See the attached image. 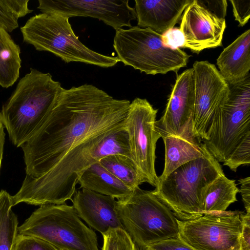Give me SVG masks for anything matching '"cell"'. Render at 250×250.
<instances>
[{
    "label": "cell",
    "mask_w": 250,
    "mask_h": 250,
    "mask_svg": "<svg viewBox=\"0 0 250 250\" xmlns=\"http://www.w3.org/2000/svg\"><path fill=\"white\" fill-rule=\"evenodd\" d=\"M130 104L92 84L62 87L38 130L21 146L26 176L14 203L41 206L71 200L81 176L95 163L100 144L125 127Z\"/></svg>",
    "instance_id": "obj_1"
},
{
    "label": "cell",
    "mask_w": 250,
    "mask_h": 250,
    "mask_svg": "<svg viewBox=\"0 0 250 250\" xmlns=\"http://www.w3.org/2000/svg\"><path fill=\"white\" fill-rule=\"evenodd\" d=\"M49 73L30 68L0 110V122L10 141L21 147L38 130L61 88Z\"/></svg>",
    "instance_id": "obj_2"
},
{
    "label": "cell",
    "mask_w": 250,
    "mask_h": 250,
    "mask_svg": "<svg viewBox=\"0 0 250 250\" xmlns=\"http://www.w3.org/2000/svg\"><path fill=\"white\" fill-rule=\"evenodd\" d=\"M223 174L220 163L205 146L202 157L180 166L158 182L152 192L180 220L195 219L204 214L206 188Z\"/></svg>",
    "instance_id": "obj_3"
},
{
    "label": "cell",
    "mask_w": 250,
    "mask_h": 250,
    "mask_svg": "<svg viewBox=\"0 0 250 250\" xmlns=\"http://www.w3.org/2000/svg\"><path fill=\"white\" fill-rule=\"evenodd\" d=\"M116 209L124 230L138 250L179 238L177 219L152 191L135 188L129 195L117 200Z\"/></svg>",
    "instance_id": "obj_4"
},
{
    "label": "cell",
    "mask_w": 250,
    "mask_h": 250,
    "mask_svg": "<svg viewBox=\"0 0 250 250\" xmlns=\"http://www.w3.org/2000/svg\"><path fill=\"white\" fill-rule=\"evenodd\" d=\"M69 18L54 13H41L29 18L21 27L23 41L40 51L51 52L66 63L81 62L111 67L117 57L104 55L89 49L79 41Z\"/></svg>",
    "instance_id": "obj_5"
},
{
    "label": "cell",
    "mask_w": 250,
    "mask_h": 250,
    "mask_svg": "<svg viewBox=\"0 0 250 250\" xmlns=\"http://www.w3.org/2000/svg\"><path fill=\"white\" fill-rule=\"evenodd\" d=\"M18 233L40 238L58 250H99L95 232L73 206L65 203L40 206L18 227Z\"/></svg>",
    "instance_id": "obj_6"
},
{
    "label": "cell",
    "mask_w": 250,
    "mask_h": 250,
    "mask_svg": "<svg viewBox=\"0 0 250 250\" xmlns=\"http://www.w3.org/2000/svg\"><path fill=\"white\" fill-rule=\"evenodd\" d=\"M113 47L120 62L146 74H166L186 66L190 57L163 43L161 34L138 26L116 30Z\"/></svg>",
    "instance_id": "obj_7"
},
{
    "label": "cell",
    "mask_w": 250,
    "mask_h": 250,
    "mask_svg": "<svg viewBox=\"0 0 250 250\" xmlns=\"http://www.w3.org/2000/svg\"><path fill=\"white\" fill-rule=\"evenodd\" d=\"M229 96L214 116L203 141L219 163L225 162L250 135V74L242 81L229 84Z\"/></svg>",
    "instance_id": "obj_8"
},
{
    "label": "cell",
    "mask_w": 250,
    "mask_h": 250,
    "mask_svg": "<svg viewBox=\"0 0 250 250\" xmlns=\"http://www.w3.org/2000/svg\"><path fill=\"white\" fill-rule=\"evenodd\" d=\"M241 214L225 211L193 220L177 219L179 238L195 250H240Z\"/></svg>",
    "instance_id": "obj_9"
},
{
    "label": "cell",
    "mask_w": 250,
    "mask_h": 250,
    "mask_svg": "<svg viewBox=\"0 0 250 250\" xmlns=\"http://www.w3.org/2000/svg\"><path fill=\"white\" fill-rule=\"evenodd\" d=\"M157 111L146 99L136 98L129 104L125 123L131 158L146 183L154 187L158 178L155 169L156 145L161 137L155 126Z\"/></svg>",
    "instance_id": "obj_10"
},
{
    "label": "cell",
    "mask_w": 250,
    "mask_h": 250,
    "mask_svg": "<svg viewBox=\"0 0 250 250\" xmlns=\"http://www.w3.org/2000/svg\"><path fill=\"white\" fill-rule=\"evenodd\" d=\"M194 108L193 130L200 141L206 140L213 119L227 99L229 87L215 65L208 61L193 64Z\"/></svg>",
    "instance_id": "obj_11"
},
{
    "label": "cell",
    "mask_w": 250,
    "mask_h": 250,
    "mask_svg": "<svg viewBox=\"0 0 250 250\" xmlns=\"http://www.w3.org/2000/svg\"><path fill=\"white\" fill-rule=\"evenodd\" d=\"M194 100L192 68L177 76L165 113L160 120L156 121V129L161 137L172 135L201 143L193 133Z\"/></svg>",
    "instance_id": "obj_12"
},
{
    "label": "cell",
    "mask_w": 250,
    "mask_h": 250,
    "mask_svg": "<svg viewBox=\"0 0 250 250\" xmlns=\"http://www.w3.org/2000/svg\"><path fill=\"white\" fill-rule=\"evenodd\" d=\"M38 8L42 13H54L70 18L90 17L102 21L115 30L132 27L137 20L135 10L128 0H39Z\"/></svg>",
    "instance_id": "obj_13"
},
{
    "label": "cell",
    "mask_w": 250,
    "mask_h": 250,
    "mask_svg": "<svg viewBox=\"0 0 250 250\" xmlns=\"http://www.w3.org/2000/svg\"><path fill=\"white\" fill-rule=\"evenodd\" d=\"M183 13L180 29L185 38L184 48L198 54L222 45L225 19L218 18L199 0H192Z\"/></svg>",
    "instance_id": "obj_14"
},
{
    "label": "cell",
    "mask_w": 250,
    "mask_h": 250,
    "mask_svg": "<svg viewBox=\"0 0 250 250\" xmlns=\"http://www.w3.org/2000/svg\"><path fill=\"white\" fill-rule=\"evenodd\" d=\"M71 200L80 218L102 235L110 229H124L115 198L82 188L75 192Z\"/></svg>",
    "instance_id": "obj_15"
},
{
    "label": "cell",
    "mask_w": 250,
    "mask_h": 250,
    "mask_svg": "<svg viewBox=\"0 0 250 250\" xmlns=\"http://www.w3.org/2000/svg\"><path fill=\"white\" fill-rule=\"evenodd\" d=\"M192 0H135L138 26L162 34L174 28Z\"/></svg>",
    "instance_id": "obj_16"
},
{
    "label": "cell",
    "mask_w": 250,
    "mask_h": 250,
    "mask_svg": "<svg viewBox=\"0 0 250 250\" xmlns=\"http://www.w3.org/2000/svg\"><path fill=\"white\" fill-rule=\"evenodd\" d=\"M216 63L220 73L229 84L243 80L250 74V29L225 48Z\"/></svg>",
    "instance_id": "obj_17"
},
{
    "label": "cell",
    "mask_w": 250,
    "mask_h": 250,
    "mask_svg": "<svg viewBox=\"0 0 250 250\" xmlns=\"http://www.w3.org/2000/svg\"><path fill=\"white\" fill-rule=\"evenodd\" d=\"M80 188L88 189L117 200L129 195L132 190L98 162L88 167L81 176Z\"/></svg>",
    "instance_id": "obj_18"
},
{
    "label": "cell",
    "mask_w": 250,
    "mask_h": 250,
    "mask_svg": "<svg viewBox=\"0 0 250 250\" xmlns=\"http://www.w3.org/2000/svg\"><path fill=\"white\" fill-rule=\"evenodd\" d=\"M165 146V163L163 172L158 182L165 179L183 164L202 157L205 145L195 143L175 135L163 138Z\"/></svg>",
    "instance_id": "obj_19"
},
{
    "label": "cell",
    "mask_w": 250,
    "mask_h": 250,
    "mask_svg": "<svg viewBox=\"0 0 250 250\" xmlns=\"http://www.w3.org/2000/svg\"><path fill=\"white\" fill-rule=\"evenodd\" d=\"M236 186L235 181L228 179L225 174L209 184L204 192L203 214L226 211L231 204L237 201L239 189Z\"/></svg>",
    "instance_id": "obj_20"
},
{
    "label": "cell",
    "mask_w": 250,
    "mask_h": 250,
    "mask_svg": "<svg viewBox=\"0 0 250 250\" xmlns=\"http://www.w3.org/2000/svg\"><path fill=\"white\" fill-rule=\"evenodd\" d=\"M21 49L9 33L0 27V86H12L19 77Z\"/></svg>",
    "instance_id": "obj_21"
},
{
    "label": "cell",
    "mask_w": 250,
    "mask_h": 250,
    "mask_svg": "<svg viewBox=\"0 0 250 250\" xmlns=\"http://www.w3.org/2000/svg\"><path fill=\"white\" fill-rule=\"evenodd\" d=\"M98 162L132 190L146 182L135 163L129 157L113 155L103 158Z\"/></svg>",
    "instance_id": "obj_22"
},
{
    "label": "cell",
    "mask_w": 250,
    "mask_h": 250,
    "mask_svg": "<svg viewBox=\"0 0 250 250\" xmlns=\"http://www.w3.org/2000/svg\"><path fill=\"white\" fill-rule=\"evenodd\" d=\"M12 196L0 191V250H12L18 235V220L13 211Z\"/></svg>",
    "instance_id": "obj_23"
},
{
    "label": "cell",
    "mask_w": 250,
    "mask_h": 250,
    "mask_svg": "<svg viewBox=\"0 0 250 250\" xmlns=\"http://www.w3.org/2000/svg\"><path fill=\"white\" fill-rule=\"evenodd\" d=\"M113 155H122L132 159L125 127L113 132L104 139L94 151L93 159L97 163L103 158Z\"/></svg>",
    "instance_id": "obj_24"
},
{
    "label": "cell",
    "mask_w": 250,
    "mask_h": 250,
    "mask_svg": "<svg viewBox=\"0 0 250 250\" xmlns=\"http://www.w3.org/2000/svg\"><path fill=\"white\" fill-rule=\"evenodd\" d=\"M29 0H0V27L8 33L19 26L18 19L31 13Z\"/></svg>",
    "instance_id": "obj_25"
},
{
    "label": "cell",
    "mask_w": 250,
    "mask_h": 250,
    "mask_svg": "<svg viewBox=\"0 0 250 250\" xmlns=\"http://www.w3.org/2000/svg\"><path fill=\"white\" fill-rule=\"evenodd\" d=\"M103 236L102 250H136L132 239L123 229H110Z\"/></svg>",
    "instance_id": "obj_26"
},
{
    "label": "cell",
    "mask_w": 250,
    "mask_h": 250,
    "mask_svg": "<svg viewBox=\"0 0 250 250\" xmlns=\"http://www.w3.org/2000/svg\"><path fill=\"white\" fill-rule=\"evenodd\" d=\"M231 170L235 172L242 165L250 163V135L246 137L237 146L229 158L223 162Z\"/></svg>",
    "instance_id": "obj_27"
},
{
    "label": "cell",
    "mask_w": 250,
    "mask_h": 250,
    "mask_svg": "<svg viewBox=\"0 0 250 250\" xmlns=\"http://www.w3.org/2000/svg\"><path fill=\"white\" fill-rule=\"evenodd\" d=\"M12 250H58L49 243L36 237L19 234Z\"/></svg>",
    "instance_id": "obj_28"
},
{
    "label": "cell",
    "mask_w": 250,
    "mask_h": 250,
    "mask_svg": "<svg viewBox=\"0 0 250 250\" xmlns=\"http://www.w3.org/2000/svg\"><path fill=\"white\" fill-rule=\"evenodd\" d=\"M235 20L239 26H243L250 18V0H230Z\"/></svg>",
    "instance_id": "obj_29"
},
{
    "label": "cell",
    "mask_w": 250,
    "mask_h": 250,
    "mask_svg": "<svg viewBox=\"0 0 250 250\" xmlns=\"http://www.w3.org/2000/svg\"><path fill=\"white\" fill-rule=\"evenodd\" d=\"M163 44L172 49L184 48L185 38L184 35L178 28L170 29L161 34Z\"/></svg>",
    "instance_id": "obj_30"
},
{
    "label": "cell",
    "mask_w": 250,
    "mask_h": 250,
    "mask_svg": "<svg viewBox=\"0 0 250 250\" xmlns=\"http://www.w3.org/2000/svg\"><path fill=\"white\" fill-rule=\"evenodd\" d=\"M146 250H195L180 238H171L155 243Z\"/></svg>",
    "instance_id": "obj_31"
},
{
    "label": "cell",
    "mask_w": 250,
    "mask_h": 250,
    "mask_svg": "<svg viewBox=\"0 0 250 250\" xmlns=\"http://www.w3.org/2000/svg\"><path fill=\"white\" fill-rule=\"evenodd\" d=\"M206 8L216 16L225 19L227 14V1L225 0H199Z\"/></svg>",
    "instance_id": "obj_32"
},
{
    "label": "cell",
    "mask_w": 250,
    "mask_h": 250,
    "mask_svg": "<svg viewBox=\"0 0 250 250\" xmlns=\"http://www.w3.org/2000/svg\"><path fill=\"white\" fill-rule=\"evenodd\" d=\"M243 229L240 250H250V213L241 214Z\"/></svg>",
    "instance_id": "obj_33"
},
{
    "label": "cell",
    "mask_w": 250,
    "mask_h": 250,
    "mask_svg": "<svg viewBox=\"0 0 250 250\" xmlns=\"http://www.w3.org/2000/svg\"><path fill=\"white\" fill-rule=\"evenodd\" d=\"M238 181L241 184L239 192H241L245 208L247 212L250 213V177L241 179Z\"/></svg>",
    "instance_id": "obj_34"
},
{
    "label": "cell",
    "mask_w": 250,
    "mask_h": 250,
    "mask_svg": "<svg viewBox=\"0 0 250 250\" xmlns=\"http://www.w3.org/2000/svg\"><path fill=\"white\" fill-rule=\"evenodd\" d=\"M4 141L5 133L4 127L0 122V170L3 158Z\"/></svg>",
    "instance_id": "obj_35"
},
{
    "label": "cell",
    "mask_w": 250,
    "mask_h": 250,
    "mask_svg": "<svg viewBox=\"0 0 250 250\" xmlns=\"http://www.w3.org/2000/svg\"><path fill=\"white\" fill-rule=\"evenodd\" d=\"M136 250H138L136 248Z\"/></svg>",
    "instance_id": "obj_36"
}]
</instances>
